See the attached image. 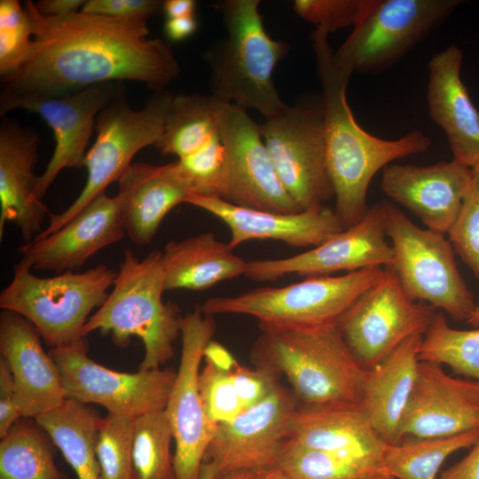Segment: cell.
Instances as JSON below:
<instances>
[{"label": "cell", "mask_w": 479, "mask_h": 479, "mask_svg": "<svg viewBox=\"0 0 479 479\" xmlns=\"http://www.w3.org/2000/svg\"><path fill=\"white\" fill-rule=\"evenodd\" d=\"M198 386L206 413L216 425L230 421L244 412L232 371L225 372L205 362Z\"/></svg>", "instance_id": "cell-40"}, {"label": "cell", "mask_w": 479, "mask_h": 479, "mask_svg": "<svg viewBox=\"0 0 479 479\" xmlns=\"http://www.w3.org/2000/svg\"><path fill=\"white\" fill-rule=\"evenodd\" d=\"M0 354L12 374L23 417L35 419L67 399L59 369L37 329L5 310L0 315Z\"/></svg>", "instance_id": "cell-23"}, {"label": "cell", "mask_w": 479, "mask_h": 479, "mask_svg": "<svg viewBox=\"0 0 479 479\" xmlns=\"http://www.w3.org/2000/svg\"><path fill=\"white\" fill-rule=\"evenodd\" d=\"M267 470H252L236 473L224 477V479H262Z\"/></svg>", "instance_id": "cell-51"}, {"label": "cell", "mask_w": 479, "mask_h": 479, "mask_svg": "<svg viewBox=\"0 0 479 479\" xmlns=\"http://www.w3.org/2000/svg\"><path fill=\"white\" fill-rule=\"evenodd\" d=\"M125 235L120 195L104 193L52 233L21 245L20 261L31 270L74 271Z\"/></svg>", "instance_id": "cell-20"}, {"label": "cell", "mask_w": 479, "mask_h": 479, "mask_svg": "<svg viewBox=\"0 0 479 479\" xmlns=\"http://www.w3.org/2000/svg\"><path fill=\"white\" fill-rule=\"evenodd\" d=\"M174 94L153 92L139 110L131 108L124 91L98 114L97 137L84 161L87 180L78 197L61 213L51 215L47 227L36 238L45 237L74 218L92 200L106 193L132 165L143 148L155 145L162 135Z\"/></svg>", "instance_id": "cell-8"}, {"label": "cell", "mask_w": 479, "mask_h": 479, "mask_svg": "<svg viewBox=\"0 0 479 479\" xmlns=\"http://www.w3.org/2000/svg\"><path fill=\"white\" fill-rule=\"evenodd\" d=\"M278 467L292 479H369L383 473L380 459L306 448L290 440Z\"/></svg>", "instance_id": "cell-34"}, {"label": "cell", "mask_w": 479, "mask_h": 479, "mask_svg": "<svg viewBox=\"0 0 479 479\" xmlns=\"http://www.w3.org/2000/svg\"><path fill=\"white\" fill-rule=\"evenodd\" d=\"M386 233L394 253L389 268L412 301L467 320L476 304L461 277L453 247L444 234L422 229L389 201L382 200Z\"/></svg>", "instance_id": "cell-9"}, {"label": "cell", "mask_w": 479, "mask_h": 479, "mask_svg": "<svg viewBox=\"0 0 479 479\" xmlns=\"http://www.w3.org/2000/svg\"><path fill=\"white\" fill-rule=\"evenodd\" d=\"M24 6L32 43L18 71L4 81L1 116L29 102L110 82H139L159 92L180 75L170 44L148 37L150 17L119 19L82 11L45 17L34 2Z\"/></svg>", "instance_id": "cell-1"}, {"label": "cell", "mask_w": 479, "mask_h": 479, "mask_svg": "<svg viewBox=\"0 0 479 479\" xmlns=\"http://www.w3.org/2000/svg\"><path fill=\"white\" fill-rule=\"evenodd\" d=\"M262 479H292L279 467H274L267 470Z\"/></svg>", "instance_id": "cell-52"}, {"label": "cell", "mask_w": 479, "mask_h": 479, "mask_svg": "<svg viewBox=\"0 0 479 479\" xmlns=\"http://www.w3.org/2000/svg\"><path fill=\"white\" fill-rule=\"evenodd\" d=\"M116 275L114 269L98 264L83 272L42 278L20 261L0 294V308L27 318L50 349L59 347L83 337L89 315L104 303Z\"/></svg>", "instance_id": "cell-7"}, {"label": "cell", "mask_w": 479, "mask_h": 479, "mask_svg": "<svg viewBox=\"0 0 479 479\" xmlns=\"http://www.w3.org/2000/svg\"><path fill=\"white\" fill-rule=\"evenodd\" d=\"M32 43L27 11L18 0L0 1V75L11 78L27 57Z\"/></svg>", "instance_id": "cell-39"}, {"label": "cell", "mask_w": 479, "mask_h": 479, "mask_svg": "<svg viewBox=\"0 0 479 479\" xmlns=\"http://www.w3.org/2000/svg\"><path fill=\"white\" fill-rule=\"evenodd\" d=\"M259 0H224L216 4L227 35L204 54L209 67L211 95L243 109L253 108L265 120L288 105L272 79L276 65L289 45L275 40L264 28Z\"/></svg>", "instance_id": "cell-4"}, {"label": "cell", "mask_w": 479, "mask_h": 479, "mask_svg": "<svg viewBox=\"0 0 479 479\" xmlns=\"http://www.w3.org/2000/svg\"><path fill=\"white\" fill-rule=\"evenodd\" d=\"M185 203L223 221L230 230L229 246L234 249L253 240H272L294 247H317L344 230L334 210L321 207L283 214L231 204L220 198L189 194Z\"/></svg>", "instance_id": "cell-22"}, {"label": "cell", "mask_w": 479, "mask_h": 479, "mask_svg": "<svg viewBox=\"0 0 479 479\" xmlns=\"http://www.w3.org/2000/svg\"><path fill=\"white\" fill-rule=\"evenodd\" d=\"M439 479H479V439L467 456L442 471Z\"/></svg>", "instance_id": "cell-46"}, {"label": "cell", "mask_w": 479, "mask_h": 479, "mask_svg": "<svg viewBox=\"0 0 479 479\" xmlns=\"http://www.w3.org/2000/svg\"><path fill=\"white\" fill-rule=\"evenodd\" d=\"M118 185L126 235L138 246L149 244L167 214L189 195L168 164H132Z\"/></svg>", "instance_id": "cell-27"}, {"label": "cell", "mask_w": 479, "mask_h": 479, "mask_svg": "<svg viewBox=\"0 0 479 479\" xmlns=\"http://www.w3.org/2000/svg\"><path fill=\"white\" fill-rule=\"evenodd\" d=\"M288 440L306 448L380 459L387 445L360 405L298 406Z\"/></svg>", "instance_id": "cell-28"}, {"label": "cell", "mask_w": 479, "mask_h": 479, "mask_svg": "<svg viewBox=\"0 0 479 479\" xmlns=\"http://www.w3.org/2000/svg\"><path fill=\"white\" fill-rule=\"evenodd\" d=\"M222 101L211 94L174 95L161 137L154 145L163 155L188 156L219 135Z\"/></svg>", "instance_id": "cell-32"}, {"label": "cell", "mask_w": 479, "mask_h": 479, "mask_svg": "<svg viewBox=\"0 0 479 479\" xmlns=\"http://www.w3.org/2000/svg\"><path fill=\"white\" fill-rule=\"evenodd\" d=\"M218 125L225 149V178L221 199L255 210L301 212L278 176L259 124L246 109L221 102Z\"/></svg>", "instance_id": "cell-16"}, {"label": "cell", "mask_w": 479, "mask_h": 479, "mask_svg": "<svg viewBox=\"0 0 479 479\" xmlns=\"http://www.w3.org/2000/svg\"><path fill=\"white\" fill-rule=\"evenodd\" d=\"M387 268L373 267L338 276H310L285 287H263L207 299L208 315H247L258 325L318 326L336 324L369 288L385 278Z\"/></svg>", "instance_id": "cell-6"}, {"label": "cell", "mask_w": 479, "mask_h": 479, "mask_svg": "<svg viewBox=\"0 0 479 479\" xmlns=\"http://www.w3.org/2000/svg\"><path fill=\"white\" fill-rule=\"evenodd\" d=\"M75 473L77 479H101L96 453L100 418L80 402L66 399L35 418Z\"/></svg>", "instance_id": "cell-30"}, {"label": "cell", "mask_w": 479, "mask_h": 479, "mask_svg": "<svg viewBox=\"0 0 479 479\" xmlns=\"http://www.w3.org/2000/svg\"><path fill=\"white\" fill-rule=\"evenodd\" d=\"M49 354L59 369L66 398L134 419L164 411L176 378L171 369L129 373L101 365L89 357L86 336L51 348Z\"/></svg>", "instance_id": "cell-12"}, {"label": "cell", "mask_w": 479, "mask_h": 479, "mask_svg": "<svg viewBox=\"0 0 479 479\" xmlns=\"http://www.w3.org/2000/svg\"><path fill=\"white\" fill-rule=\"evenodd\" d=\"M474 180L472 168L452 159L429 166L391 164L382 169L383 192L421 220L427 229L446 234Z\"/></svg>", "instance_id": "cell-19"}, {"label": "cell", "mask_w": 479, "mask_h": 479, "mask_svg": "<svg viewBox=\"0 0 479 479\" xmlns=\"http://www.w3.org/2000/svg\"><path fill=\"white\" fill-rule=\"evenodd\" d=\"M84 0H41L34 3L36 10L45 17H62L81 11Z\"/></svg>", "instance_id": "cell-48"}, {"label": "cell", "mask_w": 479, "mask_h": 479, "mask_svg": "<svg viewBox=\"0 0 479 479\" xmlns=\"http://www.w3.org/2000/svg\"><path fill=\"white\" fill-rule=\"evenodd\" d=\"M251 349L255 366L284 375L302 406L359 405L366 371L336 324L318 326L258 325Z\"/></svg>", "instance_id": "cell-3"}, {"label": "cell", "mask_w": 479, "mask_h": 479, "mask_svg": "<svg viewBox=\"0 0 479 479\" xmlns=\"http://www.w3.org/2000/svg\"><path fill=\"white\" fill-rule=\"evenodd\" d=\"M196 2L193 0L163 1L162 11L168 19L194 16Z\"/></svg>", "instance_id": "cell-50"}, {"label": "cell", "mask_w": 479, "mask_h": 479, "mask_svg": "<svg viewBox=\"0 0 479 479\" xmlns=\"http://www.w3.org/2000/svg\"><path fill=\"white\" fill-rule=\"evenodd\" d=\"M461 49L452 44L428 62L430 118L444 130L453 158L470 168L479 162V112L461 79Z\"/></svg>", "instance_id": "cell-25"}, {"label": "cell", "mask_w": 479, "mask_h": 479, "mask_svg": "<svg viewBox=\"0 0 479 479\" xmlns=\"http://www.w3.org/2000/svg\"><path fill=\"white\" fill-rule=\"evenodd\" d=\"M386 445L381 471L396 479H436L439 468L453 452L472 447L479 429L445 437H407Z\"/></svg>", "instance_id": "cell-33"}, {"label": "cell", "mask_w": 479, "mask_h": 479, "mask_svg": "<svg viewBox=\"0 0 479 479\" xmlns=\"http://www.w3.org/2000/svg\"><path fill=\"white\" fill-rule=\"evenodd\" d=\"M297 407L293 392L279 383L264 400L217 424L202 458L200 479L278 467Z\"/></svg>", "instance_id": "cell-13"}, {"label": "cell", "mask_w": 479, "mask_h": 479, "mask_svg": "<svg viewBox=\"0 0 479 479\" xmlns=\"http://www.w3.org/2000/svg\"><path fill=\"white\" fill-rule=\"evenodd\" d=\"M472 171L474 177L479 182V162L472 168Z\"/></svg>", "instance_id": "cell-55"}, {"label": "cell", "mask_w": 479, "mask_h": 479, "mask_svg": "<svg viewBox=\"0 0 479 479\" xmlns=\"http://www.w3.org/2000/svg\"><path fill=\"white\" fill-rule=\"evenodd\" d=\"M0 479H69L56 445L34 418L20 419L0 440Z\"/></svg>", "instance_id": "cell-31"}, {"label": "cell", "mask_w": 479, "mask_h": 479, "mask_svg": "<svg viewBox=\"0 0 479 479\" xmlns=\"http://www.w3.org/2000/svg\"><path fill=\"white\" fill-rule=\"evenodd\" d=\"M198 27L195 16L168 19L164 25L167 37L172 41H182L194 34Z\"/></svg>", "instance_id": "cell-49"}, {"label": "cell", "mask_w": 479, "mask_h": 479, "mask_svg": "<svg viewBox=\"0 0 479 479\" xmlns=\"http://www.w3.org/2000/svg\"><path fill=\"white\" fill-rule=\"evenodd\" d=\"M232 373L244 411L264 400L279 384V374L262 366L249 368L239 365Z\"/></svg>", "instance_id": "cell-43"}, {"label": "cell", "mask_w": 479, "mask_h": 479, "mask_svg": "<svg viewBox=\"0 0 479 479\" xmlns=\"http://www.w3.org/2000/svg\"><path fill=\"white\" fill-rule=\"evenodd\" d=\"M164 291L162 251L153 250L138 259L126 249L112 291L89 318L82 336L98 330L122 348L136 336L145 348L139 370L161 368L174 356L183 317L177 304L163 302Z\"/></svg>", "instance_id": "cell-5"}, {"label": "cell", "mask_w": 479, "mask_h": 479, "mask_svg": "<svg viewBox=\"0 0 479 479\" xmlns=\"http://www.w3.org/2000/svg\"><path fill=\"white\" fill-rule=\"evenodd\" d=\"M467 322L473 326H479V305H476L475 309L474 310L473 313L467 320Z\"/></svg>", "instance_id": "cell-53"}, {"label": "cell", "mask_w": 479, "mask_h": 479, "mask_svg": "<svg viewBox=\"0 0 479 479\" xmlns=\"http://www.w3.org/2000/svg\"><path fill=\"white\" fill-rule=\"evenodd\" d=\"M172 431L165 411L135 419L133 479H177L170 444Z\"/></svg>", "instance_id": "cell-36"}, {"label": "cell", "mask_w": 479, "mask_h": 479, "mask_svg": "<svg viewBox=\"0 0 479 479\" xmlns=\"http://www.w3.org/2000/svg\"><path fill=\"white\" fill-rule=\"evenodd\" d=\"M135 419L114 413L99 420L96 453L101 479H133Z\"/></svg>", "instance_id": "cell-38"}, {"label": "cell", "mask_w": 479, "mask_h": 479, "mask_svg": "<svg viewBox=\"0 0 479 479\" xmlns=\"http://www.w3.org/2000/svg\"><path fill=\"white\" fill-rule=\"evenodd\" d=\"M436 310L410 299L394 272L366 290L342 316L337 326L348 348L368 371L406 340L424 336Z\"/></svg>", "instance_id": "cell-14"}, {"label": "cell", "mask_w": 479, "mask_h": 479, "mask_svg": "<svg viewBox=\"0 0 479 479\" xmlns=\"http://www.w3.org/2000/svg\"><path fill=\"white\" fill-rule=\"evenodd\" d=\"M420 361L449 365L456 373L479 381V329L451 327L443 311H436L422 338Z\"/></svg>", "instance_id": "cell-35"}, {"label": "cell", "mask_w": 479, "mask_h": 479, "mask_svg": "<svg viewBox=\"0 0 479 479\" xmlns=\"http://www.w3.org/2000/svg\"><path fill=\"white\" fill-rule=\"evenodd\" d=\"M215 331L214 316L200 306L182 317L181 357L164 410L175 441L177 479H200L202 458L216 428L206 413L198 386L204 349Z\"/></svg>", "instance_id": "cell-15"}, {"label": "cell", "mask_w": 479, "mask_h": 479, "mask_svg": "<svg viewBox=\"0 0 479 479\" xmlns=\"http://www.w3.org/2000/svg\"><path fill=\"white\" fill-rule=\"evenodd\" d=\"M479 429V381L454 378L441 365L420 361L402 418L405 437H445Z\"/></svg>", "instance_id": "cell-18"}, {"label": "cell", "mask_w": 479, "mask_h": 479, "mask_svg": "<svg viewBox=\"0 0 479 479\" xmlns=\"http://www.w3.org/2000/svg\"><path fill=\"white\" fill-rule=\"evenodd\" d=\"M39 134L15 121L3 119L0 125V240L4 226L12 222L25 243L43 232L50 211L35 194L39 176Z\"/></svg>", "instance_id": "cell-24"}, {"label": "cell", "mask_w": 479, "mask_h": 479, "mask_svg": "<svg viewBox=\"0 0 479 479\" xmlns=\"http://www.w3.org/2000/svg\"><path fill=\"white\" fill-rule=\"evenodd\" d=\"M372 4L373 0H295L293 5L296 14L315 29L329 34L355 27Z\"/></svg>", "instance_id": "cell-41"}, {"label": "cell", "mask_w": 479, "mask_h": 479, "mask_svg": "<svg viewBox=\"0 0 479 479\" xmlns=\"http://www.w3.org/2000/svg\"><path fill=\"white\" fill-rule=\"evenodd\" d=\"M327 36L315 29L311 40L322 87L326 161L334 192V211L347 229L366 214L367 191L374 175L395 160L427 151L431 140L418 130L397 139L381 138L365 130L357 122L347 99V86L353 72L335 61Z\"/></svg>", "instance_id": "cell-2"}, {"label": "cell", "mask_w": 479, "mask_h": 479, "mask_svg": "<svg viewBox=\"0 0 479 479\" xmlns=\"http://www.w3.org/2000/svg\"><path fill=\"white\" fill-rule=\"evenodd\" d=\"M369 479H396L395 477L388 475V474H385V473H381L379 475H376Z\"/></svg>", "instance_id": "cell-54"}, {"label": "cell", "mask_w": 479, "mask_h": 479, "mask_svg": "<svg viewBox=\"0 0 479 479\" xmlns=\"http://www.w3.org/2000/svg\"><path fill=\"white\" fill-rule=\"evenodd\" d=\"M124 91L123 82L92 85L61 97L29 102L21 109L38 114L52 130L55 147L35 190L42 200L59 173L66 168H82L87 146L99 112Z\"/></svg>", "instance_id": "cell-21"}, {"label": "cell", "mask_w": 479, "mask_h": 479, "mask_svg": "<svg viewBox=\"0 0 479 479\" xmlns=\"http://www.w3.org/2000/svg\"><path fill=\"white\" fill-rule=\"evenodd\" d=\"M203 358L206 363L225 372H231L240 365L224 345L214 340L206 346Z\"/></svg>", "instance_id": "cell-47"}, {"label": "cell", "mask_w": 479, "mask_h": 479, "mask_svg": "<svg viewBox=\"0 0 479 479\" xmlns=\"http://www.w3.org/2000/svg\"><path fill=\"white\" fill-rule=\"evenodd\" d=\"M23 418L12 374L0 358V438Z\"/></svg>", "instance_id": "cell-45"}, {"label": "cell", "mask_w": 479, "mask_h": 479, "mask_svg": "<svg viewBox=\"0 0 479 479\" xmlns=\"http://www.w3.org/2000/svg\"><path fill=\"white\" fill-rule=\"evenodd\" d=\"M159 0H88L81 9L86 13L111 18L151 17L162 10Z\"/></svg>", "instance_id": "cell-44"}, {"label": "cell", "mask_w": 479, "mask_h": 479, "mask_svg": "<svg viewBox=\"0 0 479 479\" xmlns=\"http://www.w3.org/2000/svg\"><path fill=\"white\" fill-rule=\"evenodd\" d=\"M387 237L381 201L370 207L357 224L308 251L286 258L248 262L244 276L255 281H272L292 274L327 276L373 267L390 268L394 253Z\"/></svg>", "instance_id": "cell-17"}, {"label": "cell", "mask_w": 479, "mask_h": 479, "mask_svg": "<svg viewBox=\"0 0 479 479\" xmlns=\"http://www.w3.org/2000/svg\"><path fill=\"white\" fill-rule=\"evenodd\" d=\"M459 0H373L335 61L350 71H382L403 58L454 12Z\"/></svg>", "instance_id": "cell-10"}, {"label": "cell", "mask_w": 479, "mask_h": 479, "mask_svg": "<svg viewBox=\"0 0 479 479\" xmlns=\"http://www.w3.org/2000/svg\"><path fill=\"white\" fill-rule=\"evenodd\" d=\"M259 130L283 186L301 211L324 207L334 197L321 99L288 105Z\"/></svg>", "instance_id": "cell-11"}, {"label": "cell", "mask_w": 479, "mask_h": 479, "mask_svg": "<svg viewBox=\"0 0 479 479\" xmlns=\"http://www.w3.org/2000/svg\"><path fill=\"white\" fill-rule=\"evenodd\" d=\"M423 336H414L366 371L360 407L387 444L400 442V425L419 367Z\"/></svg>", "instance_id": "cell-26"}, {"label": "cell", "mask_w": 479, "mask_h": 479, "mask_svg": "<svg viewBox=\"0 0 479 479\" xmlns=\"http://www.w3.org/2000/svg\"><path fill=\"white\" fill-rule=\"evenodd\" d=\"M168 167L189 194L222 198L225 149L220 133L197 152L168 163Z\"/></svg>", "instance_id": "cell-37"}, {"label": "cell", "mask_w": 479, "mask_h": 479, "mask_svg": "<svg viewBox=\"0 0 479 479\" xmlns=\"http://www.w3.org/2000/svg\"><path fill=\"white\" fill-rule=\"evenodd\" d=\"M447 234L455 254L479 280V182L475 177Z\"/></svg>", "instance_id": "cell-42"}, {"label": "cell", "mask_w": 479, "mask_h": 479, "mask_svg": "<svg viewBox=\"0 0 479 479\" xmlns=\"http://www.w3.org/2000/svg\"><path fill=\"white\" fill-rule=\"evenodd\" d=\"M247 263L211 232L171 240L162 251L164 290H207L245 275Z\"/></svg>", "instance_id": "cell-29"}]
</instances>
